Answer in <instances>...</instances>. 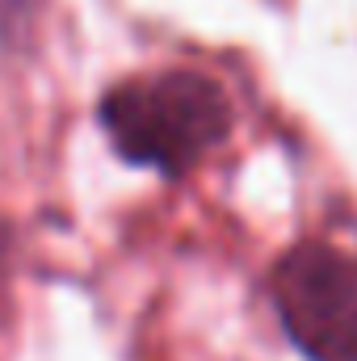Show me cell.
Returning a JSON list of instances; mask_svg holds the SVG:
<instances>
[{"label": "cell", "instance_id": "1", "mask_svg": "<svg viewBox=\"0 0 357 361\" xmlns=\"http://www.w3.org/2000/svg\"><path fill=\"white\" fill-rule=\"evenodd\" d=\"M101 126L122 160L181 177L227 139L231 105L202 72H160L105 92Z\"/></svg>", "mask_w": 357, "mask_h": 361}, {"label": "cell", "instance_id": "2", "mask_svg": "<svg viewBox=\"0 0 357 361\" xmlns=\"http://www.w3.org/2000/svg\"><path fill=\"white\" fill-rule=\"evenodd\" d=\"M277 319L307 361H357V257L294 244L269 277Z\"/></svg>", "mask_w": 357, "mask_h": 361}, {"label": "cell", "instance_id": "3", "mask_svg": "<svg viewBox=\"0 0 357 361\" xmlns=\"http://www.w3.org/2000/svg\"><path fill=\"white\" fill-rule=\"evenodd\" d=\"M21 17H25V0H0V25L4 30H13Z\"/></svg>", "mask_w": 357, "mask_h": 361}]
</instances>
